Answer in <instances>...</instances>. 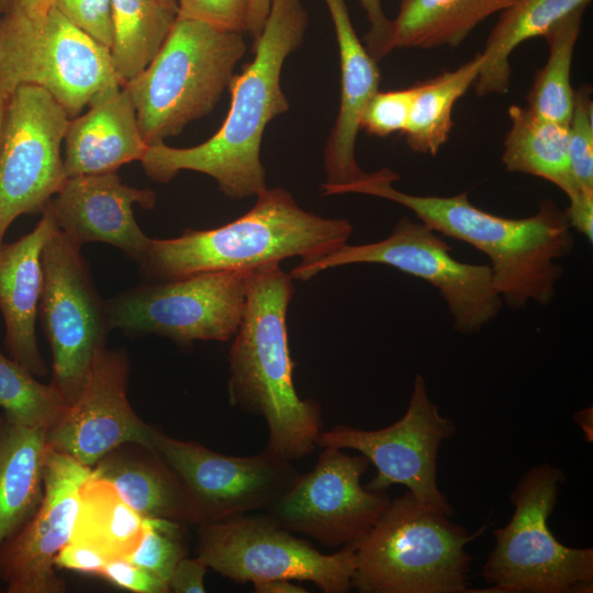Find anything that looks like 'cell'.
<instances>
[{"mask_svg":"<svg viewBox=\"0 0 593 593\" xmlns=\"http://www.w3.org/2000/svg\"><path fill=\"white\" fill-rule=\"evenodd\" d=\"M398 178L382 168L349 183L323 184L322 193H361L395 202L443 236L475 247L490 259L494 287L513 310L532 302L545 306L555 299L564 272L559 260L574 249L566 211L556 202L545 199L533 215L510 219L473 205L468 192L451 197L402 192L392 186Z\"/></svg>","mask_w":593,"mask_h":593,"instance_id":"6da1fadb","label":"cell"},{"mask_svg":"<svg viewBox=\"0 0 593 593\" xmlns=\"http://www.w3.org/2000/svg\"><path fill=\"white\" fill-rule=\"evenodd\" d=\"M307 22L301 0H273L253 45L254 59L230 82L231 105L219 131L193 147L148 146L139 160L146 175L166 183L181 170L202 172L233 200L267 189L260 160L262 136L270 121L289 111L281 71L287 57L303 43Z\"/></svg>","mask_w":593,"mask_h":593,"instance_id":"7a4b0ae2","label":"cell"},{"mask_svg":"<svg viewBox=\"0 0 593 593\" xmlns=\"http://www.w3.org/2000/svg\"><path fill=\"white\" fill-rule=\"evenodd\" d=\"M293 279L279 264L254 267L247 277L246 302L228 354L231 405L262 417L266 448L290 461L307 457L323 430L314 399H301L292 380L287 312Z\"/></svg>","mask_w":593,"mask_h":593,"instance_id":"3957f363","label":"cell"},{"mask_svg":"<svg viewBox=\"0 0 593 593\" xmlns=\"http://www.w3.org/2000/svg\"><path fill=\"white\" fill-rule=\"evenodd\" d=\"M256 198L247 213L220 227L150 238L138 262L144 277L148 282H164L279 264L294 256L301 262L314 261L348 244L349 221L307 212L283 188H267Z\"/></svg>","mask_w":593,"mask_h":593,"instance_id":"277c9868","label":"cell"},{"mask_svg":"<svg viewBox=\"0 0 593 593\" xmlns=\"http://www.w3.org/2000/svg\"><path fill=\"white\" fill-rule=\"evenodd\" d=\"M243 33L177 15L152 61L123 83L148 146L210 113L246 53Z\"/></svg>","mask_w":593,"mask_h":593,"instance_id":"5b68a950","label":"cell"},{"mask_svg":"<svg viewBox=\"0 0 593 593\" xmlns=\"http://www.w3.org/2000/svg\"><path fill=\"white\" fill-rule=\"evenodd\" d=\"M475 534L417 504L407 491L390 501L355 545L353 588L360 593H465Z\"/></svg>","mask_w":593,"mask_h":593,"instance_id":"8992f818","label":"cell"},{"mask_svg":"<svg viewBox=\"0 0 593 593\" xmlns=\"http://www.w3.org/2000/svg\"><path fill=\"white\" fill-rule=\"evenodd\" d=\"M564 481V472L549 463L519 478L510 496L514 513L493 532L495 546L482 567L491 588L483 592H592L593 548L568 547L548 526Z\"/></svg>","mask_w":593,"mask_h":593,"instance_id":"52a82bcc","label":"cell"},{"mask_svg":"<svg viewBox=\"0 0 593 593\" xmlns=\"http://www.w3.org/2000/svg\"><path fill=\"white\" fill-rule=\"evenodd\" d=\"M21 85L48 91L71 119L100 90L123 83L110 48L52 7L37 16L0 18V91L10 96Z\"/></svg>","mask_w":593,"mask_h":593,"instance_id":"ba28073f","label":"cell"},{"mask_svg":"<svg viewBox=\"0 0 593 593\" xmlns=\"http://www.w3.org/2000/svg\"><path fill=\"white\" fill-rule=\"evenodd\" d=\"M351 264L387 265L426 281L444 299L454 329L460 334L479 333L504 304L494 287L490 265L456 259L441 234L406 216L398 221L387 238L362 245L346 244L320 259L300 262L290 276L305 281L321 271Z\"/></svg>","mask_w":593,"mask_h":593,"instance_id":"9c48e42d","label":"cell"},{"mask_svg":"<svg viewBox=\"0 0 593 593\" xmlns=\"http://www.w3.org/2000/svg\"><path fill=\"white\" fill-rule=\"evenodd\" d=\"M195 556L237 583L307 581L325 593H346L353 588L356 559L355 546L323 553L266 512L197 525Z\"/></svg>","mask_w":593,"mask_h":593,"instance_id":"30bf717a","label":"cell"},{"mask_svg":"<svg viewBox=\"0 0 593 593\" xmlns=\"http://www.w3.org/2000/svg\"><path fill=\"white\" fill-rule=\"evenodd\" d=\"M249 269L203 272L147 282L107 302L110 328L156 334L180 348L231 340L240 323Z\"/></svg>","mask_w":593,"mask_h":593,"instance_id":"8fae6325","label":"cell"},{"mask_svg":"<svg viewBox=\"0 0 593 593\" xmlns=\"http://www.w3.org/2000/svg\"><path fill=\"white\" fill-rule=\"evenodd\" d=\"M37 317L52 349V384L67 405L80 394L111 331L81 248L57 228L42 251Z\"/></svg>","mask_w":593,"mask_h":593,"instance_id":"7c38bea8","label":"cell"},{"mask_svg":"<svg viewBox=\"0 0 593 593\" xmlns=\"http://www.w3.org/2000/svg\"><path fill=\"white\" fill-rule=\"evenodd\" d=\"M456 433L455 423L439 413L417 374L400 419L371 430L337 425L321 432L317 447L357 450L377 469L366 488L387 491L393 484L405 485L418 505L450 517L454 507L437 485V457L441 444Z\"/></svg>","mask_w":593,"mask_h":593,"instance_id":"4fadbf2b","label":"cell"},{"mask_svg":"<svg viewBox=\"0 0 593 593\" xmlns=\"http://www.w3.org/2000/svg\"><path fill=\"white\" fill-rule=\"evenodd\" d=\"M69 119L42 87L21 85L8 98L0 141V243L18 216L43 213L65 181L60 146Z\"/></svg>","mask_w":593,"mask_h":593,"instance_id":"5bb4252c","label":"cell"},{"mask_svg":"<svg viewBox=\"0 0 593 593\" xmlns=\"http://www.w3.org/2000/svg\"><path fill=\"white\" fill-rule=\"evenodd\" d=\"M370 461L343 449L324 447L314 468L294 483L266 512L293 534L309 536L327 548L355 546L378 522L391 499L370 490L361 477Z\"/></svg>","mask_w":593,"mask_h":593,"instance_id":"9a60e30c","label":"cell"},{"mask_svg":"<svg viewBox=\"0 0 593 593\" xmlns=\"http://www.w3.org/2000/svg\"><path fill=\"white\" fill-rule=\"evenodd\" d=\"M152 447L178 474L203 522L266 511L298 479L292 461L267 448L250 456H228L154 428Z\"/></svg>","mask_w":593,"mask_h":593,"instance_id":"2e32d148","label":"cell"},{"mask_svg":"<svg viewBox=\"0 0 593 593\" xmlns=\"http://www.w3.org/2000/svg\"><path fill=\"white\" fill-rule=\"evenodd\" d=\"M93 474L90 467L48 447L43 495L30 519L0 546V580L8 593H61L55 558L69 542L79 490Z\"/></svg>","mask_w":593,"mask_h":593,"instance_id":"e0dca14e","label":"cell"},{"mask_svg":"<svg viewBox=\"0 0 593 593\" xmlns=\"http://www.w3.org/2000/svg\"><path fill=\"white\" fill-rule=\"evenodd\" d=\"M128 372L125 351H100L79 396L46 430L48 447L90 468L120 445L152 447L155 427L139 418L128 402Z\"/></svg>","mask_w":593,"mask_h":593,"instance_id":"ac0fdd59","label":"cell"},{"mask_svg":"<svg viewBox=\"0 0 593 593\" xmlns=\"http://www.w3.org/2000/svg\"><path fill=\"white\" fill-rule=\"evenodd\" d=\"M155 202L150 189L126 186L116 172H105L66 178L47 206L59 231L76 246L102 242L138 264L150 237L139 228L133 205L152 209Z\"/></svg>","mask_w":593,"mask_h":593,"instance_id":"d6986e66","label":"cell"},{"mask_svg":"<svg viewBox=\"0 0 593 593\" xmlns=\"http://www.w3.org/2000/svg\"><path fill=\"white\" fill-rule=\"evenodd\" d=\"M48 206L36 226L12 243H0V311L4 320V346L11 359L34 377L47 368L41 355L35 324L43 286L42 251L57 230Z\"/></svg>","mask_w":593,"mask_h":593,"instance_id":"ffe728a7","label":"cell"},{"mask_svg":"<svg viewBox=\"0 0 593 593\" xmlns=\"http://www.w3.org/2000/svg\"><path fill=\"white\" fill-rule=\"evenodd\" d=\"M333 20L339 52L340 102L326 141L323 161L325 184L339 186L361 178L355 147L360 119L368 101L379 91L380 70L353 26L345 0H324Z\"/></svg>","mask_w":593,"mask_h":593,"instance_id":"44dd1931","label":"cell"},{"mask_svg":"<svg viewBox=\"0 0 593 593\" xmlns=\"http://www.w3.org/2000/svg\"><path fill=\"white\" fill-rule=\"evenodd\" d=\"M89 110L69 120L65 134L66 178L115 172L141 160L148 145L143 139L133 100L123 85L100 90Z\"/></svg>","mask_w":593,"mask_h":593,"instance_id":"7402d4cb","label":"cell"},{"mask_svg":"<svg viewBox=\"0 0 593 593\" xmlns=\"http://www.w3.org/2000/svg\"><path fill=\"white\" fill-rule=\"evenodd\" d=\"M94 475L110 482L121 497L146 518L189 525L203 522L193 497L156 449L138 443L120 445L93 467Z\"/></svg>","mask_w":593,"mask_h":593,"instance_id":"603a6c76","label":"cell"},{"mask_svg":"<svg viewBox=\"0 0 593 593\" xmlns=\"http://www.w3.org/2000/svg\"><path fill=\"white\" fill-rule=\"evenodd\" d=\"M46 430L0 419V546L30 519L41 502Z\"/></svg>","mask_w":593,"mask_h":593,"instance_id":"cb8c5ba5","label":"cell"},{"mask_svg":"<svg viewBox=\"0 0 593 593\" xmlns=\"http://www.w3.org/2000/svg\"><path fill=\"white\" fill-rule=\"evenodd\" d=\"M515 1L399 0L392 20L393 49L457 47L480 23Z\"/></svg>","mask_w":593,"mask_h":593,"instance_id":"d4e9b609","label":"cell"},{"mask_svg":"<svg viewBox=\"0 0 593 593\" xmlns=\"http://www.w3.org/2000/svg\"><path fill=\"white\" fill-rule=\"evenodd\" d=\"M507 113L511 126L501 156L505 169L542 178L568 199L582 191L570 168L568 124L545 119L517 104L511 105Z\"/></svg>","mask_w":593,"mask_h":593,"instance_id":"484cf974","label":"cell"},{"mask_svg":"<svg viewBox=\"0 0 593 593\" xmlns=\"http://www.w3.org/2000/svg\"><path fill=\"white\" fill-rule=\"evenodd\" d=\"M591 0H516L500 12L484 49L483 63L473 85L479 97L505 94L511 86L510 57L522 43L546 31L558 20Z\"/></svg>","mask_w":593,"mask_h":593,"instance_id":"4316f807","label":"cell"},{"mask_svg":"<svg viewBox=\"0 0 593 593\" xmlns=\"http://www.w3.org/2000/svg\"><path fill=\"white\" fill-rule=\"evenodd\" d=\"M145 517L115 488L94 473L79 490L70 542L90 548L108 560L128 558L142 541Z\"/></svg>","mask_w":593,"mask_h":593,"instance_id":"83f0119b","label":"cell"},{"mask_svg":"<svg viewBox=\"0 0 593 593\" xmlns=\"http://www.w3.org/2000/svg\"><path fill=\"white\" fill-rule=\"evenodd\" d=\"M482 63V54L478 53L457 69L413 86L410 116L403 132L413 152L436 156L447 143L454 125V105L474 85Z\"/></svg>","mask_w":593,"mask_h":593,"instance_id":"f1b7e54d","label":"cell"},{"mask_svg":"<svg viewBox=\"0 0 593 593\" xmlns=\"http://www.w3.org/2000/svg\"><path fill=\"white\" fill-rule=\"evenodd\" d=\"M114 70L122 81L138 75L155 57L178 15L159 0H111Z\"/></svg>","mask_w":593,"mask_h":593,"instance_id":"f546056e","label":"cell"},{"mask_svg":"<svg viewBox=\"0 0 593 593\" xmlns=\"http://www.w3.org/2000/svg\"><path fill=\"white\" fill-rule=\"evenodd\" d=\"M581 5L553 23L542 35L549 46L546 64L539 68L527 93V108L545 119L569 124L574 103L571 66L582 18Z\"/></svg>","mask_w":593,"mask_h":593,"instance_id":"4dcf8cb0","label":"cell"},{"mask_svg":"<svg viewBox=\"0 0 593 593\" xmlns=\"http://www.w3.org/2000/svg\"><path fill=\"white\" fill-rule=\"evenodd\" d=\"M67 406L52 383L38 382L0 351V409L5 418L25 427L48 429Z\"/></svg>","mask_w":593,"mask_h":593,"instance_id":"1f68e13d","label":"cell"},{"mask_svg":"<svg viewBox=\"0 0 593 593\" xmlns=\"http://www.w3.org/2000/svg\"><path fill=\"white\" fill-rule=\"evenodd\" d=\"M187 526L165 518H146L141 544L126 558L167 584L180 559L188 556Z\"/></svg>","mask_w":593,"mask_h":593,"instance_id":"d6a6232c","label":"cell"},{"mask_svg":"<svg viewBox=\"0 0 593 593\" xmlns=\"http://www.w3.org/2000/svg\"><path fill=\"white\" fill-rule=\"evenodd\" d=\"M570 168L578 188L593 191V101L592 88L574 90V103L568 124Z\"/></svg>","mask_w":593,"mask_h":593,"instance_id":"836d02e7","label":"cell"},{"mask_svg":"<svg viewBox=\"0 0 593 593\" xmlns=\"http://www.w3.org/2000/svg\"><path fill=\"white\" fill-rule=\"evenodd\" d=\"M414 96L413 86L401 90L377 91L360 119V130L377 137L403 133Z\"/></svg>","mask_w":593,"mask_h":593,"instance_id":"e575fe53","label":"cell"},{"mask_svg":"<svg viewBox=\"0 0 593 593\" xmlns=\"http://www.w3.org/2000/svg\"><path fill=\"white\" fill-rule=\"evenodd\" d=\"M52 7L111 51L113 44L111 0H52Z\"/></svg>","mask_w":593,"mask_h":593,"instance_id":"d590c367","label":"cell"},{"mask_svg":"<svg viewBox=\"0 0 593 593\" xmlns=\"http://www.w3.org/2000/svg\"><path fill=\"white\" fill-rule=\"evenodd\" d=\"M249 0H177L178 15L246 32Z\"/></svg>","mask_w":593,"mask_h":593,"instance_id":"8d00e7d4","label":"cell"},{"mask_svg":"<svg viewBox=\"0 0 593 593\" xmlns=\"http://www.w3.org/2000/svg\"><path fill=\"white\" fill-rule=\"evenodd\" d=\"M112 585L135 593H167L168 584L126 558L111 559L98 574Z\"/></svg>","mask_w":593,"mask_h":593,"instance_id":"74e56055","label":"cell"},{"mask_svg":"<svg viewBox=\"0 0 593 593\" xmlns=\"http://www.w3.org/2000/svg\"><path fill=\"white\" fill-rule=\"evenodd\" d=\"M369 22V30L363 37L365 47L370 56L379 61L393 51L392 20L383 9L381 0H359Z\"/></svg>","mask_w":593,"mask_h":593,"instance_id":"f35d334b","label":"cell"},{"mask_svg":"<svg viewBox=\"0 0 593 593\" xmlns=\"http://www.w3.org/2000/svg\"><path fill=\"white\" fill-rule=\"evenodd\" d=\"M107 561L97 551L69 541L57 553L55 567L98 577Z\"/></svg>","mask_w":593,"mask_h":593,"instance_id":"ab89813d","label":"cell"},{"mask_svg":"<svg viewBox=\"0 0 593 593\" xmlns=\"http://www.w3.org/2000/svg\"><path fill=\"white\" fill-rule=\"evenodd\" d=\"M209 568L197 556H188L179 560L169 579L168 586L175 593H203L204 577Z\"/></svg>","mask_w":593,"mask_h":593,"instance_id":"60d3db41","label":"cell"},{"mask_svg":"<svg viewBox=\"0 0 593 593\" xmlns=\"http://www.w3.org/2000/svg\"><path fill=\"white\" fill-rule=\"evenodd\" d=\"M571 228L581 233L590 243L593 240V191H579L569 198L564 210Z\"/></svg>","mask_w":593,"mask_h":593,"instance_id":"b9f144b4","label":"cell"},{"mask_svg":"<svg viewBox=\"0 0 593 593\" xmlns=\"http://www.w3.org/2000/svg\"><path fill=\"white\" fill-rule=\"evenodd\" d=\"M272 1L273 0H249L248 2L246 32L250 34L254 42H256L262 33Z\"/></svg>","mask_w":593,"mask_h":593,"instance_id":"7bdbcfd3","label":"cell"},{"mask_svg":"<svg viewBox=\"0 0 593 593\" xmlns=\"http://www.w3.org/2000/svg\"><path fill=\"white\" fill-rule=\"evenodd\" d=\"M52 8V0H0V11L16 12L27 16L45 14Z\"/></svg>","mask_w":593,"mask_h":593,"instance_id":"ee69618b","label":"cell"},{"mask_svg":"<svg viewBox=\"0 0 593 593\" xmlns=\"http://www.w3.org/2000/svg\"><path fill=\"white\" fill-rule=\"evenodd\" d=\"M255 593H306L302 585L288 579H272L251 583Z\"/></svg>","mask_w":593,"mask_h":593,"instance_id":"f6af8a7d","label":"cell"},{"mask_svg":"<svg viewBox=\"0 0 593 593\" xmlns=\"http://www.w3.org/2000/svg\"><path fill=\"white\" fill-rule=\"evenodd\" d=\"M592 406L585 410H581L574 414V418L578 424L582 427L585 434V439L592 441Z\"/></svg>","mask_w":593,"mask_h":593,"instance_id":"bcb514c9","label":"cell"},{"mask_svg":"<svg viewBox=\"0 0 593 593\" xmlns=\"http://www.w3.org/2000/svg\"><path fill=\"white\" fill-rule=\"evenodd\" d=\"M9 97L10 96H7L0 91V141H1V132H2L5 105H7V101Z\"/></svg>","mask_w":593,"mask_h":593,"instance_id":"7dc6e473","label":"cell"},{"mask_svg":"<svg viewBox=\"0 0 593 593\" xmlns=\"http://www.w3.org/2000/svg\"><path fill=\"white\" fill-rule=\"evenodd\" d=\"M163 4H165L167 8L171 9L172 11L178 13V4L177 0H159Z\"/></svg>","mask_w":593,"mask_h":593,"instance_id":"c3c4849f","label":"cell"}]
</instances>
